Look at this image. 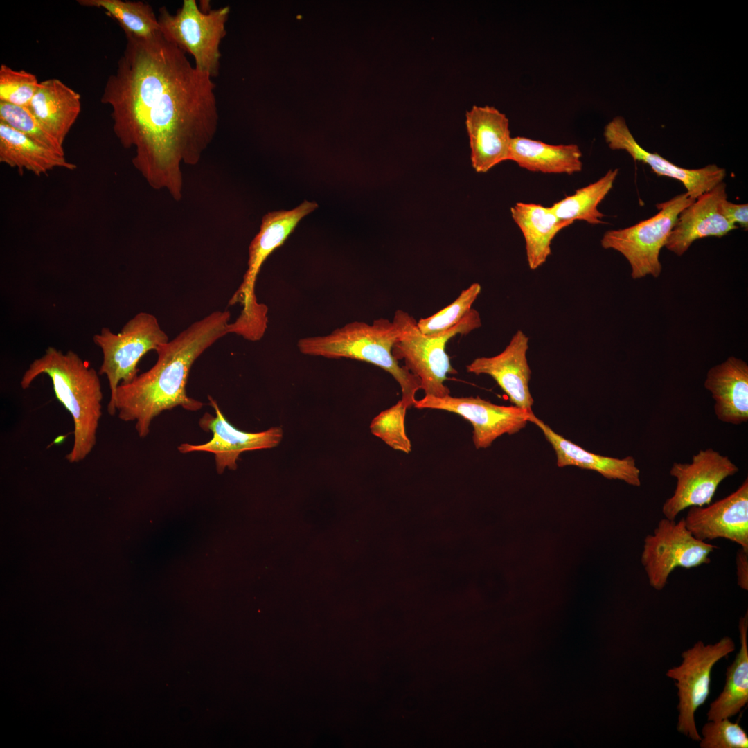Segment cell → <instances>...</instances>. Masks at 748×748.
<instances>
[{"mask_svg": "<svg viewBox=\"0 0 748 748\" xmlns=\"http://www.w3.org/2000/svg\"><path fill=\"white\" fill-rule=\"evenodd\" d=\"M125 35L101 102L111 108L120 143L134 150L136 170L152 188L180 200L181 164H197L217 131L216 86L161 32L148 39Z\"/></svg>", "mask_w": 748, "mask_h": 748, "instance_id": "cell-1", "label": "cell"}, {"mask_svg": "<svg viewBox=\"0 0 748 748\" xmlns=\"http://www.w3.org/2000/svg\"><path fill=\"white\" fill-rule=\"evenodd\" d=\"M231 314L216 310L195 321L175 337L159 346L157 359L149 370L128 384H120L107 412L124 422H134L140 438L150 432L152 421L163 411L181 407L198 411L203 403L187 395L186 384L195 360L211 345L230 333Z\"/></svg>", "mask_w": 748, "mask_h": 748, "instance_id": "cell-2", "label": "cell"}, {"mask_svg": "<svg viewBox=\"0 0 748 748\" xmlns=\"http://www.w3.org/2000/svg\"><path fill=\"white\" fill-rule=\"evenodd\" d=\"M51 380L55 395L69 411L73 422V443L66 459L71 463L84 460L96 444L102 416L103 394L99 373L76 353H63L49 346L33 360L20 381L27 389L41 375Z\"/></svg>", "mask_w": 748, "mask_h": 748, "instance_id": "cell-3", "label": "cell"}, {"mask_svg": "<svg viewBox=\"0 0 748 748\" xmlns=\"http://www.w3.org/2000/svg\"><path fill=\"white\" fill-rule=\"evenodd\" d=\"M400 336V330L393 321L381 318L372 324L353 321L326 335L302 338L297 345L304 355L350 358L382 368L399 384L401 400L408 409L415 404L420 381L405 366H400L393 355V346Z\"/></svg>", "mask_w": 748, "mask_h": 748, "instance_id": "cell-4", "label": "cell"}, {"mask_svg": "<svg viewBox=\"0 0 748 748\" xmlns=\"http://www.w3.org/2000/svg\"><path fill=\"white\" fill-rule=\"evenodd\" d=\"M317 207L316 202L305 200L294 209L269 212L263 216L260 229L249 247L248 268L229 302V305L240 303L242 306L240 315L231 323L232 333L250 341L262 337L267 326V308L258 302L255 292L260 268L267 258L283 244L301 219Z\"/></svg>", "mask_w": 748, "mask_h": 748, "instance_id": "cell-5", "label": "cell"}, {"mask_svg": "<svg viewBox=\"0 0 748 748\" xmlns=\"http://www.w3.org/2000/svg\"><path fill=\"white\" fill-rule=\"evenodd\" d=\"M393 321L400 336L394 344L392 353L398 361L420 381V389L425 395L445 397L450 395L445 385L447 374H456L445 352L447 342L456 335H466L481 326L479 312L472 308L461 321L451 329L438 335H427L418 328L417 321L407 312L398 310Z\"/></svg>", "mask_w": 748, "mask_h": 748, "instance_id": "cell-6", "label": "cell"}, {"mask_svg": "<svg viewBox=\"0 0 748 748\" xmlns=\"http://www.w3.org/2000/svg\"><path fill=\"white\" fill-rule=\"evenodd\" d=\"M230 8L202 10L195 0H184L176 13L163 6L158 17L160 32L169 42L193 55L195 67L212 78L218 75L220 46L226 35Z\"/></svg>", "mask_w": 748, "mask_h": 748, "instance_id": "cell-7", "label": "cell"}, {"mask_svg": "<svg viewBox=\"0 0 748 748\" xmlns=\"http://www.w3.org/2000/svg\"><path fill=\"white\" fill-rule=\"evenodd\" d=\"M694 201L684 193L659 203L656 215L625 229L607 231L600 244L605 249L618 251L627 259L633 279L647 275L657 278L661 271L660 250L665 247L679 213Z\"/></svg>", "mask_w": 748, "mask_h": 748, "instance_id": "cell-8", "label": "cell"}, {"mask_svg": "<svg viewBox=\"0 0 748 748\" xmlns=\"http://www.w3.org/2000/svg\"><path fill=\"white\" fill-rule=\"evenodd\" d=\"M93 340L103 353L98 373L108 380L110 402L120 384H128L137 377L141 358L169 339L154 315L141 312L130 319L118 333L103 327L93 335Z\"/></svg>", "mask_w": 748, "mask_h": 748, "instance_id": "cell-9", "label": "cell"}, {"mask_svg": "<svg viewBox=\"0 0 748 748\" xmlns=\"http://www.w3.org/2000/svg\"><path fill=\"white\" fill-rule=\"evenodd\" d=\"M736 649L731 637L724 636L714 644L698 641L682 653V661L672 667L666 676L675 681L678 696L677 731L694 741H700L695 714L708 699L714 666Z\"/></svg>", "mask_w": 748, "mask_h": 748, "instance_id": "cell-10", "label": "cell"}, {"mask_svg": "<svg viewBox=\"0 0 748 748\" xmlns=\"http://www.w3.org/2000/svg\"><path fill=\"white\" fill-rule=\"evenodd\" d=\"M715 548L696 539L687 529L684 518L676 522L664 517L652 534L645 537L641 562L650 585L661 591L676 568L691 569L709 564Z\"/></svg>", "mask_w": 748, "mask_h": 748, "instance_id": "cell-11", "label": "cell"}, {"mask_svg": "<svg viewBox=\"0 0 748 748\" xmlns=\"http://www.w3.org/2000/svg\"><path fill=\"white\" fill-rule=\"evenodd\" d=\"M738 471L727 456L712 448L700 449L693 456L691 463H674L670 474L677 484L662 506L664 517L675 520L687 508L710 504L720 483Z\"/></svg>", "mask_w": 748, "mask_h": 748, "instance_id": "cell-12", "label": "cell"}, {"mask_svg": "<svg viewBox=\"0 0 748 748\" xmlns=\"http://www.w3.org/2000/svg\"><path fill=\"white\" fill-rule=\"evenodd\" d=\"M419 409L442 410L459 415L473 427L472 440L477 449L489 447L499 436L514 434L524 428L533 411L516 406H502L477 397L425 395L413 405Z\"/></svg>", "mask_w": 748, "mask_h": 748, "instance_id": "cell-13", "label": "cell"}, {"mask_svg": "<svg viewBox=\"0 0 748 748\" xmlns=\"http://www.w3.org/2000/svg\"><path fill=\"white\" fill-rule=\"evenodd\" d=\"M215 416L205 413L199 425L205 431H211V439L203 444L182 443L178 450L182 453L206 452L214 454L216 469L221 474L226 468L235 470L240 455L247 451L271 449L279 445L283 431L273 427L260 432L241 431L231 425L221 411L216 400L208 396Z\"/></svg>", "mask_w": 748, "mask_h": 748, "instance_id": "cell-14", "label": "cell"}, {"mask_svg": "<svg viewBox=\"0 0 748 748\" xmlns=\"http://www.w3.org/2000/svg\"><path fill=\"white\" fill-rule=\"evenodd\" d=\"M604 137L612 150H625L634 161L648 165L659 176L675 179L682 183L688 195L696 199L709 191L726 177V170L715 164L698 169L681 168L657 153L646 151L639 145L623 118L617 116L605 127Z\"/></svg>", "mask_w": 748, "mask_h": 748, "instance_id": "cell-15", "label": "cell"}, {"mask_svg": "<svg viewBox=\"0 0 748 748\" xmlns=\"http://www.w3.org/2000/svg\"><path fill=\"white\" fill-rule=\"evenodd\" d=\"M684 519L699 540L723 538L748 550V479L723 499L706 507H690Z\"/></svg>", "mask_w": 748, "mask_h": 748, "instance_id": "cell-16", "label": "cell"}, {"mask_svg": "<svg viewBox=\"0 0 748 748\" xmlns=\"http://www.w3.org/2000/svg\"><path fill=\"white\" fill-rule=\"evenodd\" d=\"M528 340L522 331L518 330L501 353L493 357L476 358L466 366V370L477 375L490 376L514 406L531 411L534 400L529 390L531 371L526 357Z\"/></svg>", "mask_w": 748, "mask_h": 748, "instance_id": "cell-17", "label": "cell"}, {"mask_svg": "<svg viewBox=\"0 0 748 748\" xmlns=\"http://www.w3.org/2000/svg\"><path fill=\"white\" fill-rule=\"evenodd\" d=\"M725 199L726 184L722 181L695 199L679 213L665 247L680 256L696 240L710 236L720 238L738 229L720 211V204Z\"/></svg>", "mask_w": 748, "mask_h": 748, "instance_id": "cell-18", "label": "cell"}, {"mask_svg": "<svg viewBox=\"0 0 748 748\" xmlns=\"http://www.w3.org/2000/svg\"><path fill=\"white\" fill-rule=\"evenodd\" d=\"M472 166L484 173L508 160L512 137L506 116L494 107L474 105L465 114Z\"/></svg>", "mask_w": 748, "mask_h": 748, "instance_id": "cell-19", "label": "cell"}, {"mask_svg": "<svg viewBox=\"0 0 748 748\" xmlns=\"http://www.w3.org/2000/svg\"><path fill=\"white\" fill-rule=\"evenodd\" d=\"M704 387L715 400L714 411L721 422L741 425L748 421V365L733 356L711 367Z\"/></svg>", "mask_w": 748, "mask_h": 748, "instance_id": "cell-20", "label": "cell"}, {"mask_svg": "<svg viewBox=\"0 0 748 748\" xmlns=\"http://www.w3.org/2000/svg\"><path fill=\"white\" fill-rule=\"evenodd\" d=\"M529 422L542 431L551 445L559 467L576 466L597 472L609 479L621 480L634 487L641 486L640 470L634 457L621 459L588 452L554 431L534 413L530 416Z\"/></svg>", "mask_w": 748, "mask_h": 748, "instance_id": "cell-21", "label": "cell"}, {"mask_svg": "<svg viewBox=\"0 0 748 748\" xmlns=\"http://www.w3.org/2000/svg\"><path fill=\"white\" fill-rule=\"evenodd\" d=\"M28 109L40 125L60 143L80 111V96L58 79L39 82Z\"/></svg>", "mask_w": 748, "mask_h": 748, "instance_id": "cell-22", "label": "cell"}, {"mask_svg": "<svg viewBox=\"0 0 748 748\" xmlns=\"http://www.w3.org/2000/svg\"><path fill=\"white\" fill-rule=\"evenodd\" d=\"M512 218L525 240L526 260L531 269L542 266L551 253L553 239L573 223L560 220L550 207L517 202L510 208Z\"/></svg>", "mask_w": 748, "mask_h": 748, "instance_id": "cell-23", "label": "cell"}, {"mask_svg": "<svg viewBox=\"0 0 748 748\" xmlns=\"http://www.w3.org/2000/svg\"><path fill=\"white\" fill-rule=\"evenodd\" d=\"M581 157L576 144L551 145L516 136L511 139L508 160L532 172L571 175L581 171Z\"/></svg>", "mask_w": 748, "mask_h": 748, "instance_id": "cell-24", "label": "cell"}, {"mask_svg": "<svg viewBox=\"0 0 748 748\" xmlns=\"http://www.w3.org/2000/svg\"><path fill=\"white\" fill-rule=\"evenodd\" d=\"M0 161L19 170L26 169L37 176L62 168L74 170L64 154L46 148L21 132L0 121Z\"/></svg>", "mask_w": 748, "mask_h": 748, "instance_id": "cell-25", "label": "cell"}, {"mask_svg": "<svg viewBox=\"0 0 748 748\" xmlns=\"http://www.w3.org/2000/svg\"><path fill=\"white\" fill-rule=\"evenodd\" d=\"M740 648L726 672L722 691L710 704L707 720L730 718L739 713L748 702V614L739 619Z\"/></svg>", "mask_w": 748, "mask_h": 748, "instance_id": "cell-26", "label": "cell"}, {"mask_svg": "<svg viewBox=\"0 0 748 748\" xmlns=\"http://www.w3.org/2000/svg\"><path fill=\"white\" fill-rule=\"evenodd\" d=\"M618 174V169H610L598 181L578 189L550 208L562 221L582 220L592 225L605 223L602 220L605 215L598 206L612 188Z\"/></svg>", "mask_w": 748, "mask_h": 748, "instance_id": "cell-27", "label": "cell"}, {"mask_svg": "<svg viewBox=\"0 0 748 748\" xmlns=\"http://www.w3.org/2000/svg\"><path fill=\"white\" fill-rule=\"evenodd\" d=\"M78 2L82 6L103 9L118 21L125 33L148 39L160 33L158 17L147 3L122 0H79Z\"/></svg>", "mask_w": 748, "mask_h": 748, "instance_id": "cell-28", "label": "cell"}, {"mask_svg": "<svg viewBox=\"0 0 748 748\" xmlns=\"http://www.w3.org/2000/svg\"><path fill=\"white\" fill-rule=\"evenodd\" d=\"M481 290L479 283H474L463 290L447 307L430 317L417 321L419 330L425 335H434L445 332L458 323L470 312L472 305Z\"/></svg>", "mask_w": 748, "mask_h": 748, "instance_id": "cell-29", "label": "cell"}, {"mask_svg": "<svg viewBox=\"0 0 748 748\" xmlns=\"http://www.w3.org/2000/svg\"><path fill=\"white\" fill-rule=\"evenodd\" d=\"M407 409L402 400H399L376 416L371 422L370 429L373 435L393 449L409 454L411 451V443L405 430Z\"/></svg>", "mask_w": 748, "mask_h": 748, "instance_id": "cell-30", "label": "cell"}, {"mask_svg": "<svg viewBox=\"0 0 748 748\" xmlns=\"http://www.w3.org/2000/svg\"><path fill=\"white\" fill-rule=\"evenodd\" d=\"M0 121L21 132L35 142L64 154L63 145L40 125L28 107L0 102Z\"/></svg>", "mask_w": 748, "mask_h": 748, "instance_id": "cell-31", "label": "cell"}, {"mask_svg": "<svg viewBox=\"0 0 748 748\" xmlns=\"http://www.w3.org/2000/svg\"><path fill=\"white\" fill-rule=\"evenodd\" d=\"M39 84L34 74L24 70H15L6 64H1L0 102L28 107Z\"/></svg>", "mask_w": 748, "mask_h": 748, "instance_id": "cell-32", "label": "cell"}, {"mask_svg": "<svg viewBox=\"0 0 748 748\" xmlns=\"http://www.w3.org/2000/svg\"><path fill=\"white\" fill-rule=\"evenodd\" d=\"M701 748H747L748 736L743 728L729 718L708 720L702 727Z\"/></svg>", "mask_w": 748, "mask_h": 748, "instance_id": "cell-33", "label": "cell"}, {"mask_svg": "<svg viewBox=\"0 0 748 748\" xmlns=\"http://www.w3.org/2000/svg\"><path fill=\"white\" fill-rule=\"evenodd\" d=\"M720 211L722 215L730 222L736 224H740V226L746 231L748 229V204H738L729 202L727 199L722 200L720 204Z\"/></svg>", "mask_w": 748, "mask_h": 748, "instance_id": "cell-34", "label": "cell"}, {"mask_svg": "<svg viewBox=\"0 0 748 748\" xmlns=\"http://www.w3.org/2000/svg\"><path fill=\"white\" fill-rule=\"evenodd\" d=\"M736 561L738 585L741 589L748 590V550L740 547Z\"/></svg>", "mask_w": 748, "mask_h": 748, "instance_id": "cell-35", "label": "cell"}]
</instances>
